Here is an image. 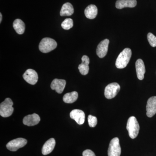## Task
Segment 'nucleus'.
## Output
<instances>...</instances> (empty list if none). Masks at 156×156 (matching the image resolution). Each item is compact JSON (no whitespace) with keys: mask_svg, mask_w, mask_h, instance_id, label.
<instances>
[{"mask_svg":"<svg viewBox=\"0 0 156 156\" xmlns=\"http://www.w3.org/2000/svg\"><path fill=\"white\" fill-rule=\"evenodd\" d=\"M132 55V52L130 48H125L120 53L116 61L115 66L117 68L122 69L125 68L129 63Z\"/></svg>","mask_w":156,"mask_h":156,"instance_id":"1","label":"nucleus"},{"mask_svg":"<svg viewBox=\"0 0 156 156\" xmlns=\"http://www.w3.org/2000/svg\"><path fill=\"white\" fill-rule=\"evenodd\" d=\"M126 128L129 136L132 139L136 138L139 133L140 126L135 117L131 116L128 119Z\"/></svg>","mask_w":156,"mask_h":156,"instance_id":"2","label":"nucleus"},{"mask_svg":"<svg viewBox=\"0 0 156 156\" xmlns=\"http://www.w3.org/2000/svg\"><path fill=\"white\" fill-rule=\"evenodd\" d=\"M57 43L55 40L50 38H43L39 44V50L43 53H48L56 49Z\"/></svg>","mask_w":156,"mask_h":156,"instance_id":"3","label":"nucleus"},{"mask_svg":"<svg viewBox=\"0 0 156 156\" xmlns=\"http://www.w3.org/2000/svg\"><path fill=\"white\" fill-rule=\"evenodd\" d=\"M13 102L10 98H6L0 105V115L4 118L10 116L13 113L14 109Z\"/></svg>","mask_w":156,"mask_h":156,"instance_id":"4","label":"nucleus"},{"mask_svg":"<svg viewBox=\"0 0 156 156\" xmlns=\"http://www.w3.org/2000/svg\"><path fill=\"white\" fill-rule=\"evenodd\" d=\"M108 156H120L121 148L119 140L118 137H115L111 140L108 151Z\"/></svg>","mask_w":156,"mask_h":156,"instance_id":"5","label":"nucleus"},{"mask_svg":"<svg viewBox=\"0 0 156 156\" xmlns=\"http://www.w3.org/2000/svg\"><path fill=\"white\" fill-rule=\"evenodd\" d=\"M121 89L118 83H113L108 84L105 89V96L107 99H110L116 96Z\"/></svg>","mask_w":156,"mask_h":156,"instance_id":"6","label":"nucleus"},{"mask_svg":"<svg viewBox=\"0 0 156 156\" xmlns=\"http://www.w3.org/2000/svg\"><path fill=\"white\" fill-rule=\"evenodd\" d=\"M27 140L23 138L13 140L6 145L7 149L11 151H16L20 148L23 147L27 144Z\"/></svg>","mask_w":156,"mask_h":156,"instance_id":"7","label":"nucleus"},{"mask_svg":"<svg viewBox=\"0 0 156 156\" xmlns=\"http://www.w3.org/2000/svg\"><path fill=\"white\" fill-rule=\"evenodd\" d=\"M23 77L27 83L31 85L36 84L38 80V76L36 72L34 70L30 69L27 70Z\"/></svg>","mask_w":156,"mask_h":156,"instance_id":"8","label":"nucleus"},{"mask_svg":"<svg viewBox=\"0 0 156 156\" xmlns=\"http://www.w3.org/2000/svg\"><path fill=\"white\" fill-rule=\"evenodd\" d=\"M109 41L107 39H105L98 45L96 53L99 58H102L106 56L108 50Z\"/></svg>","mask_w":156,"mask_h":156,"instance_id":"9","label":"nucleus"},{"mask_svg":"<svg viewBox=\"0 0 156 156\" xmlns=\"http://www.w3.org/2000/svg\"><path fill=\"white\" fill-rule=\"evenodd\" d=\"M147 115L151 118L156 113V96L150 98L146 106Z\"/></svg>","mask_w":156,"mask_h":156,"instance_id":"10","label":"nucleus"},{"mask_svg":"<svg viewBox=\"0 0 156 156\" xmlns=\"http://www.w3.org/2000/svg\"><path fill=\"white\" fill-rule=\"evenodd\" d=\"M70 117L72 119L74 120L79 125H83L85 122V113L81 110H73L70 113Z\"/></svg>","mask_w":156,"mask_h":156,"instance_id":"11","label":"nucleus"},{"mask_svg":"<svg viewBox=\"0 0 156 156\" xmlns=\"http://www.w3.org/2000/svg\"><path fill=\"white\" fill-rule=\"evenodd\" d=\"M66 85V81L65 80L55 79L51 83V88L52 90H55L58 94H61L65 88Z\"/></svg>","mask_w":156,"mask_h":156,"instance_id":"12","label":"nucleus"},{"mask_svg":"<svg viewBox=\"0 0 156 156\" xmlns=\"http://www.w3.org/2000/svg\"><path fill=\"white\" fill-rule=\"evenodd\" d=\"M41 121L40 116L36 113L29 115L24 117L23 119V124L28 126H34L37 125Z\"/></svg>","mask_w":156,"mask_h":156,"instance_id":"13","label":"nucleus"},{"mask_svg":"<svg viewBox=\"0 0 156 156\" xmlns=\"http://www.w3.org/2000/svg\"><path fill=\"white\" fill-rule=\"evenodd\" d=\"M89 62H90V60L88 56L84 55L82 57V63L79 65L78 69L81 74L83 75H86L89 73Z\"/></svg>","mask_w":156,"mask_h":156,"instance_id":"14","label":"nucleus"},{"mask_svg":"<svg viewBox=\"0 0 156 156\" xmlns=\"http://www.w3.org/2000/svg\"><path fill=\"white\" fill-rule=\"evenodd\" d=\"M135 67L137 78L139 80H142L144 78L145 73V65L142 59H138L136 60L135 63Z\"/></svg>","mask_w":156,"mask_h":156,"instance_id":"15","label":"nucleus"},{"mask_svg":"<svg viewBox=\"0 0 156 156\" xmlns=\"http://www.w3.org/2000/svg\"><path fill=\"white\" fill-rule=\"evenodd\" d=\"M56 145V141L53 138L47 140L42 147V153L44 155H46L52 152Z\"/></svg>","mask_w":156,"mask_h":156,"instance_id":"16","label":"nucleus"},{"mask_svg":"<svg viewBox=\"0 0 156 156\" xmlns=\"http://www.w3.org/2000/svg\"><path fill=\"white\" fill-rule=\"evenodd\" d=\"M136 0H117L115 6L117 9H122L125 8H134L136 6Z\"/></svg>","mask_w":156,"mask_h":156,"instance_id":"17","label":"nucleus"},{"mask_svg":"<svg viewBox=\"0 0 156 156\" xmlns=\"http://www.w3.org/2000/svg\"><path fill=\"white\" fill-rule=\"evenodd\" d=\"M98 9L97 7L94 5H89L85 10V14L87 18L93 19L97 16Z\"/></svg>","mask_w":156,"mask_h":156,"instance_id":"18","label":"nucleus"},{"mask_svg":"<svg viewBox=\"0 0 156 156\" xmlns=\"http://www.w3.org/2000/svg\"><path fill=\"white\" fill-rule=\"evenodd\" d=\"M73 7L70 3H65L62 7L60 12L61 16H69L72 15L74 13Z\"/></svg>","mask_w":156,"mask_h":156,"instance_id":"19","label":"nucleus"},{"mask_svg":"<svg viewBox=\"0 0 156 156\" xmlns=\"http://www.w3.org/2000/svg\"><path fill=\"white\" fill-rule=\"evenodd\" d=\"M13 26L14 29L17 34H22L24 33L25 30V25L24 23L21 20H15L13 23Z\"/></svg>","mask_w":156,"mask_h":156,"instance_id":"20","label":"nucleus"},{"mask_svg":"<svg viewBox=\"0 0 156 156\" xmlns=\"http://www.w3.org/2000/svg\"><path fill=\"white\" fill-rule=\"evenodd\" d=\"M78 93L76 91H73L69 93H66L63 96V101L65 103L68 104L73 103L75 102L78 99Z\"/></svg>","mask_w":156,"mask_h":156,"instance_id":"21","label":"nucleus"},{"mask_svg":"<svg viewBox=\"0 0 156 156\" xmlns=\"http://www.w3.org/2000/svg\"><path fill=\"white\" fill-rule=\"evenodd\" d=\"M73 26V21L71 18L66 19L61 24L62 28L66 30H68L72 28Z\"/></svg>","mask_w":156,"mask_h":156,"instance_id":"22","label":"nucleus"},{"mask_svg":"<svg viewBox=\"0 0 156 156\" xmlns=\"http://www.w3.org/2000/svg\"><path fill=\"white\" fill-rule=\"evenodd\" d=\"M89 126L91 128H94L97 124V118L92 115H89L88 118Z\"/></svg>","mask_w":156,"mask_h":156,"instance_id":"23","label":"nucleus"},{"mask_svg":"<svg viewBox=\"0 0 156 156\" xmlns=\"http://www.w3.org/2000/svg\"><path fill=\"white\" fill-rule=\"evenodd\" d=\"M147 40L150 44L152 47H156V37L151 33L148 34Z\"/></svg>","mask_w":156,"mask_h":156,"instance_id":"24","label":"nucleus"},{"mask_svg":"<svg viewBox=\"0 0 156 156\" xmlns=\"http://www.w3.org/2000/svg\"><path fill=\"white\" fill-rule=\"evenodd\" d=\"M83 156H96L95 153L90 150H86L83 152Z\"/></svg>","mask_w":156,"mask_h":156,"instance_id":"25","label":"nucleus"},{"mask_svg":"<svg viewBox=\"0 0 156 156\" xmlns=\"http://www.w3.org/2000/svg\"><path fill=\"white\" fill-rule=\"evenodd\" d=\"M2 13H0V23L2 22Z\"/></svg>","mask_w":156,"mask_h":156,"instance_id":"26","label":"nucleus"}]
</instances>
